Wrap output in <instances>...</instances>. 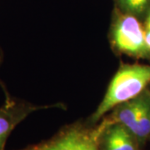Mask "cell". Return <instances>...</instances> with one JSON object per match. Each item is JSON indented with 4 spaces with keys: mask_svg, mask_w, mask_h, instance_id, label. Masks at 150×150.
Here are the masks:
<instances>
[{
    "mask_svg": "<svg viewBox=\"0 0 150 150\" xmlns=\"http://www.w3.org/2000/svg\"><path fill=\"white\" fill-rule=\"evenodd\" d=\"M114 8L134 16L144 23L150 13V0H113Z\"/></svg>",
    "mask_w": 150,
    "mask_h": 150,
    "instance_id": "obj_7",
    "label": "cell"
},
{
    "mask_svg": "<svg viewBox=\"0 0 150 150\" xmlns=\"http://www.w3.org/2000/svg\"><path fill=\"white\" fill-rule=\"evenodd\" d=\"M98 150H142L134 134L119 123L99 121Z\"/></svg>",
    "mask_w": 150,
    "mask_h": 150,
    "instance_id": "obj_5",
    "label": "cell"
},
{
    "mask_svg": "<svg viewBox=\"0 0 150 150\" xmlns=\"http://www.w3.org/2000/svg\"><path fill=\"white\" fill-rule=\"evenodd\" d=\"M49 108H62V103L48 105H36L32 103L10 96L6 93L5 101L0 107V150H5L6 142L11 133L31 113Z\"/></svg>",
    "mask_w": 150,
    "mask_h": 150,
    "instance_id": "obj_4",
    "label": "cell"
},
{
    "mask_svg": "<svg viewBox=\"0 0 150 150\" xmlns=\"http://www.w3.org/2000/svg\"><path fill=\"white\" fill-rule=\"evenodd\" d=\"M109 41L117 54L141 59H150L145 42L144 23L134 16L123 13L113 7L109 29Z\"/></svg>",
    "mask_w": 150,
    "mask_h": 150,
    "instance_id": "obj_2",
    "label": "cell"
},
{
    "mask_svg": "<svg viewBox=\"0 0 150 150\" xmlns=\"http://www.w3.org/2000/svg\"><path fill=\"white\" fill-rule=\"evenodd\" d=\"M150 85V64H123L109 83L101 103L86 119L96 125L117 105L138 97Z\"/></svg>",
    "mask_w": 150,
    "mask_h": 150,
    "instance_id": "obj_1",
    "label": "cell"
},
{
    "mask_svg": "<svg viewBox=\"0 0 150 150\" xmlns=\"http://www.w3.org/2000/svg\"><path fill=\"white\" fill-rule=\"evenodd\" d=\"M149 90H150V88H149Z\"/></svg>",
    "mask_w": 150,
    "mask_h": 150,
    "instance_id": "obj_11",
    "label": "cell"
},
{
    "mask_svg": "<svg viewBox=\"0 0 150 150\" xmlns=\"http://www.w3.org/2000/svg\"><path fill=\"white\" fill-rule=\"evenodd\" d=\"M145 42L150 50V29H145Z\"/></svg>",
    "mask_w": 150,
    "mask_h": 150,
    "instance_id": "obj_8",
    "label": "cell"
},
{
    "mask_svg": "<svg viewBox=\"0 0 150 150\" xmlns=\"http://www.w3.org/2000/svg\"><path fill=\"white\" fill-rule=\"evenodd\" d=\"M99 123L90 125L79 120L64 125L48 139L19 150H98Z\"/></svg>",
    "mask_w": 150,
    "mask_h": 150,
    "instance_id": "obj_3",
    "label": "cell"
},
{
    "mask_svg": "<svg viewBox=\"0 0 150 150\" xmlns=\"http://www.w3.org/2000/svg\"><path fill=\"white\" fill-rule=\"evenodd\" d=\"M139 108L133 134L143 149L150 140V90L146 88L139 94Z\"/></svg>",
    "mask_w": 150,
    "mask_h": 150,
    "instance_id": "obj_6",
    "label": "cell"
},
{
    "mask_svg": "<svg viewBox=\"0 0 150 150\" xmlns=\"http://www.w3.org/2000/svg\"><path fill=\"white\" fill-rule=\"evenodd\" d=\"M3 58H4V54H3V51H2V49L0 48V66H1V64H2Z\"/></svg>",
    "mask_w": 150,
    "mask_h": 150,
    "instance_id": "obj_10",
    "label": "cell"
},
{
    "mask_svg": "<svg viewBox=\"0 0 150 150\" xmlns=\"http://www.w3.org/2000/svg\"><path fill=\"white\" fill-rule=\"evenodd\" d=\"M144 26L145 29H150V13L144 22Z\"/></svg>",
    "mask_w": 150,
    "mask_h": 150,
    "instance_id": "obj_9",
    "label": "cell"
}]
</instances>
